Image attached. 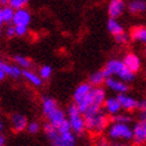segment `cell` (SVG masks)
<instances>
[{
	"instance_id": "cell-6",
	"label": "cell",
	"mask_w": 146,
	"mask_h": 146,
	"mask_svg": "<svg viewBox=\"0 0 146 146\" xmlns=\"http://www.w3.org/2000/svg\"><path fill=\"white\" fill-rule=\"evenodd\" d=\"M67 118L71 126V131L75 134H81L86 129V119L83 113L80 111L78 107L74 104L68 107L67 111Z\"/></svg>"
},
{
	"instance_id": "cell-30",
	"label": "cell",
	"mask_w": 146,
	"mask_h": 146,
	"mask_svg": "<svg viewBox=\"0 0 146 146\" xmlns=\"http://www.w3.org/2000/svg\"><path fill=\"white\" fill-rule=\"evenodd\" d=\"M129 38H131V35H128L126 32H122V33H120V35H118V36H115V37H114L115 42L118 43V44H121V45L127 44Z\"/></svg>"
},
{
	"instance_id": "cell-22",
	"label": "cell",
	"mask_w": 146,
	"mask_h": 146,
	"mask_svg": "<svg viewBox=\"0 0 146 146\" xmlns=\"http://www.w3.org/2000/svg\"><path fill=\"white\" fill-rule=\"evenodd\" d=\"M57 102L55 99L50 98V96H43L42 98V109H43V113L45 115H49L50 113H52L55 109H57Z\"/></svg>"
},
{
	"instance_id": "cell-28",
	"label": "cell",
	"mask_w": 146,
	"mask_h": 146,
	"mask_svg": "<svg viewBox=\"0 0 146 146\" xmlns=\"http://www.w3.org/2000/svg\"><path fill=\"white\" fill-rule=\"evenodd\" d=\"M51 74H52V69H51L50 65H42L39 68V76L43 80H48Z\"/></svg>"
},
{
	"instance_id": "cell-1",
	"label": "cell",
	"mask_w": 146,
	"mask_h": 146,
	"mask_svg": "<svg viewBox=\"0 0 146 146\" xmlns=\"http://www.w3.org/2000/svg\"><path fill=\"white\" fill-rule=\"evenodd\" d=\"M106 99L107 96L104 88H101V87H93L90 93L81 102L76 104V106L83 114H87V113L102 109Z\"/></svg>"
},
{
	"instance_id": "cell-2",
	"label": "cell",
	"mask_w": 146,
	"mask_h": 146,
	"mask_svg": "<svg viewBox=\"0 0 146 146\" xmlns=\"http://www.w3.org/2000/svg\"><path fill=\"white\" fill-rule=\"evenodd\" d=\"M83 115L86 119V129L95 135H100L109 126V119L107 116V113L102 109Z\"/></svg>"
},
{
	"instance_id": "cell-5",
	"label": "cell",
	"mask_w": 146,
	"mask_h": 146,
	"mask_svg": "<svg viewBox=\"0 0 146 146\" xmlns=\"http://www.w3.org/2000/svg\"><path fill=\"white\" fill-rule=\"evenodd\" d=\"M107 135L109 139L116 143L120 140H132L133 138V127L129 123H121V122H112L109 123L107 128Z\"/></svg>"
},
{
	"instance_id": "cell-38",
	"label": "cell",
	"mask_w": 146,
	"mask_h": 146,
	"mask_svg": "<svg viewBox=\"0 0 146 146\" xmlns=\"http://www.w3.org/2000/svg\"><path fill=\"white\" fill-rule=\"evenodd\" d=\"M113 146H129V145H127V144H123V143H115Z\"/></svg>"
},
{
	"instance_id": "cell-14",
	"label": "cell",
	"mask_w": 146,
	"mask_h": 146,
	"mask_svg": "<svg viewBox=\"0 0 146 146\" xmlns=\"http://www.w3.org/2000/svg\"><path fill=\"white\" fill-rule=\"evenodd\" d=\"M30 23H31V13L26 9H20L16 11L13 19L14 26H29Z\"/></svg>"
},
{
	"instance_id": "cell-32",
	"label": "cell",
	"mask_w": 146,
	"mask_h": 146,
	"mask_svg": "<svg viewBox=\"0 0 146 146\" xmlns=\"http://www.w3.org/2000/svg\"><path fill=\"white\" fill-rule=\"evenodd\" d=\"M5 35H6V37H9V38H12L13 36H16V26H14L13 24L6 25V27H5Z\"/></svg>"
},
{
	"instance_id": "cell-25",
	"label": "cell",
	"mask_w": 146,
	"mask_h": 146,
	"mask_svg": "<svg viewBox=\"0 0 146 146\" xmlns=\"http://www.w3.org/2000/svg\"><path fill=\"white\" fill-rule=\"evenodd\" d=\"M14 62H16V64L18 65L19 68H21L23 70H26V69H30L32 67V62L30 58H27L23 55H16L13 57Z\"/></svg>"
},
{
	"instance_id": "cell-9",
	"label": "cell",
	"mask_w": 146,
	"mask_h": 146,
	"mask_svg": "<svg viewBox=\"0 0 146 146\" xmlns=\"http://www.w3.org/2000/svg\"><path fill=\"white\" fill-rule=\"evenodd\" d=\"M125 10H126V3L123 0H111L107 9L109 18L113 19H118L119 17H121Z\"/></svg>"
},
{
	"instance_id": "cell-34",
	"label": "cell",
	"mask_w": 146,
	"mask_h": 146,
	"mask_svg": "<svg viewBox=\"0 0 146 146\" xmlns=\"http://www.w3.org/2000/svg\"><path fill=\"white\" fill-rule=\"evenodd\" d=\"M138 109H139L140 112L146 111V99H143V100L139 101V105H138Z\"/></svg>"
},
{
	"instance_id": "cell-26",
	"label": "cell",
	"mask_w": 146,
	"mask_h": 146,
	"mask_svg": "<svg viewBox=\"0 0 146 146\" xmlns=\"http://www.w3.org/2000/svg\"><path fill=\"white\" fill-rule=\"evenodd\" d=\"M132 118L125 113H119L114 116H112V122H121V123H131Z\"/></svg>"
},
{
	"instance_id": "cell-29",
	"label": "cell",
	"mask_w": 146,
	"mask_h": 146,
	"mask_svg": "<svg viewBox=\"0 0 146 146\" xmlns=\"http://www.w3.org/2000/svg\"><path fill=\"white\" fill-rule=\"evenodd\" d=\"M94 146H111L109 138L105 135H96V138L94 139Z\"/></svg>"
},
{
	"instance_id": "cell-24",
	"label": "cell",
	"mask_w": 146,
	"mask_h": 146,
	"mask_svg": "<svg viewBox=\"0 0 146 146\" xmlns=\"http://www.w3.org/2000/svg\"><path fill=\"white\" fill-rule=\"evenodd\" d=\"M106 75L104 70H100V71H95L89 76V83L93 87H100L102 83L106 82Z\"/></svg>"
},
{
	"instance_id": "cell-20",
	"label": "cell",
	"mask_w": 146,
	"mask_h": 146,
	"mask_svg": "<svg viewBox=\"0 0 146 146\" xmlns=\"http://www.w3.org/2000/svg\"><path fill=\"white\" fill-rule=\"evenodd\" d=\"M23 77L29 83L35 86V87H40L43 83V78L39 76V74H36L35 71H32L30 69L23 70Z\"/></svg>"
},
{
	"instance_id": "cell-36",
	"label": "cell",
	"mask_w": 146,
	"mask_h": 146,
	"mask_svg": "<svg viewBox=\"0 0 146 146\" xmlns=\"http://www.w3.org/2000/svg\"><path fill=\"white\" fill-rule=\"evenodd\" d=\"M5 143H6L5 137L4 135H0V146H5Z\"/></svg>"
},
{
	"instance_id": "cell-10",
	"label": "cell",
	"mask_w": 146,
	"mask_h": 146,
	"mask_svg": "<svg viewBox=\"0 0 146 146\" xmlns=\"http://www.w3.org/2000/svg\"><path fill=\"white\" fill-rule=\"evenodd\" d=\"M105 84L108 89H111L112 92H115L118 94H125L128 90L127 83L121 81L120 78H116V77H107Z\"/></svg>"
},
{
	"instance_id": "cell-15",
	"label": "cell",
	"mask_w": 146,
	"mask_h": 146,
	"mask_svg": "<svg viewBox=\"0 0 146 146\" xmlns=\"http://www.w3.org/2000/svg\"><path fill=\"white\" fill-rule=\"evenodd\" d=\"M122 61H123V63H125L126 67L132 72H134V74L139 71L140 68H141V60L139 58V56H137L135 54L129 52V54L125 55Z\"/></svg>"
},
{
	"instance_id": "cell-21",
	"label": "cell",
	"mask_w": 146,
	"mask_h": 146,
	"mask_svg": "<svg viewBox=\"0 0 146 146\" xmlns=\"http://www.w3.org/2000/svg\"><path fill=\"white\" fill-rule=\"evenodd\" d=\"M127 7L132 14H140L146 11V0H129Z\"/></svg>"
},
{
	"instance_id": "cell-23",
	"label": "cell",
	"mask_w": 146,
	"mask_h": 146,
	"mask_svg": "<svg viewBox=\"0 0 146 146\" xmlns=\"http://www.w3.org/2000/svg\"><path fill=\"white\" fill-rule=\"evenodd\" d=\"M107 30L111 35H113L114 37L115 36H118V35H120V33H122V32H125L123 31L122 25L118 21V19H113V18L108 19V21H107Z\"/></svg>"
},
{
	"instance_id": "cell-17",
	"label": "cell",
	"mask_w": 146,
	"mask_h": 146,
	"mask_svg": "<svg viewBox=\"0 0 146 146\" xmlns=\"http://www.w3.org/2000/svg\"><path fill=\"white\" fill-rule=\"evenodd\" d=\"M14 14H16V10H13L10 5H4L0 9V23L3 25L13 24Z\"/></svg>"
},
{
	"instance_id": "cell-7",
	"label": "cell",
	"mask_w": 146,
	"mask_h": 146,
	"mask_svg": "<svg viewBox=\"0 0 146 146\" xmlns=\"http://www.w3.org/2000/svg\"><path fill=\"white\" fill-rule=\"evenodd\" d=\"M132 141L137 146H143L146 144V123L138 120L133 125V138Z\"/></svg>"
},
{
	"instance_id": "cell-18",
	"label": "cell",
	"mask_w": 146,
	"mask_h": 146,
	"mask_svg": "<svg viewBox=\"0 0 146 146\" xmlns=\"http://www.w3.org/2000/svg\"><path fill=\"white\" fill-rule=\"evenodd\" d=\"M0 69H3L5 71L6 76H10L13 78H18L20 76H23V70L17 64H10L6 62H1L0 63Z\"/></svg>"
},
{
	"instance_id": "cell-13",
	"label": "cell",
	"mask_w": 146,
	"mask_h": 146,
	"mask_svg": "<svg viewBox=\"0 0 146 146\" xmlns=\"http://www.w3.org/2000/svg\"><path fill=\"white\" fill-rule=\"evenodd\" d=\"M104 109H105V112L108 115H112V116L119 114L122 111L121 105H120L118 98H114V96H111V98L106 99L105 105H104Z\"/></svg>"
},
{
	"instance_id": "cell-12",
	"label": "cell",
	"mask_w": 146,
	"mask_h": 146,
	"mask_svg": "<svg viewBox=\"0 0 146 146\" xmlns=\"http://www.w3.org/2000/svg\"><path fill=\"white\" fill-rule=\"evenodd\" d=\"M46 118H48V122L51 123V125H52L54 127H56V128L61 127L63 123L68 120L67 115H65V113L62 111L61 108L55 109L52 113H50L49 115H46Z\"/></svg>"
},
{
	"instance_id": "cell-8",
	"label": "cell",
	"mask_w": 146,
	"mask_h": 146,
	"mask_svg": "<svg viewBox=\"0 0 146 146\" xmlns=\"http://www.w3.org/2000/svg\"><path fill=\"white\" fill-rule=\"evenodd\" d=\"M10 126L14 132H21L24 129H27L29 122L25 115L20 113H13L10 116Z\"/></svg>"
},
{
	"instance_id": "cell-16",
	"label": "cell",
	"mask_w": 146,
	"mask_h": 146,
	"mask_svg": "<svg viewBox=\"0 0 146 146\" xmlns=\"http://www.w3.org/2000/svg\"><path fill=\"white\" fill-rule=\"evenodd\" d=\"M93 88V86L89 83V82H84V83H81L76 87V89L74 92V102L75 105L78 104V102H81L88 94L90 93Z\"/></svg>"
},
{
	"instance_id": "cell-35",
	"label": "cell",
	"mask_w": 146,
	"mask_h": 146,
	"mask_svg": "<svg viewBox=\"0 0 146 146\" xmlns=\"http://www.w3.org/2000/svg\"><path fill=\"white\" fill-rule=\"evenodd\" d=\"M139 120L146 123V111H144V112H140V113H139Z\"/></svg>"
},
{
	"instance_id": "cell-27",
	"label": "cell",
	"mask_w": 146,
	"mask_h": 146,
	"mask_svg": "<svg viewBox=\"0 0 146 146\" xmlns=\"http://www.w3.org/2000/svg\"><path fill=\"white\" fill-rule=\"evenodd\" d=\"M27 3H29V0H9V5L16 11L20 9H25Z\"/></svg>"
},
{
	"instance_id": "cell-33",
	"label": "cell",
	"mask_w": 146,
	"mask_h": 146,
	"mask_svg": "<svg viewBox=\"0 0 146 146\" xmlns=\"http://www.w3.org/2000/svg\"><path fill=\"white\" fill-rule=\"evenodd\" d=\"M29 32L27 26H16V36L18 37H24Z\"/></svg>"
},
{
	"instance_id": "cell-37",
	"label": "cell",
	"mask_w": 146,
	"mask_h": 146,
	"mask_svg": "<svg viewBox=\"0 0 146 146\" xmlns=\"http://www.w3.org/2000/svg\"><path fill=\"white\" fill-rule=\"evenodd\" d=\"M6 77V74H5V71L3 69H0V80H4Z\"/></svg>"
},
{
	"instance_id": "cell-40",
	"label": "cell",
	"mask_w": 146,
	"mask_h": 146,
	"mask_svg": "<svg viewBox=\"0 0 146 146\" xmlns=\"http://www.w3.org/2000/svg\"><path fill=\"white\" fill-rule=\"evenodd\" d=\"M145 76H146V69H145Z\"/></svg>"
},
{
	"instance_id": "cell-19",
	"label": "cell",
	"mask_w": 146,
	"mask_h": 146,
	"mask_svg": "<svg viewBox=\"0 0 146 146\" xmlns=\"http://www.w3.org/2000/svg\"><path fill=\"white\" fill-rule=\"evenodd\" d=\"M131 38L134 42H138L146 46V27L145 26L133 27L132 31H131Z\"/></svg>"
},
{
	"instance_id": "cell-4",
	"label": "cell",
	"mask_w": 146,
	"mask_h": 146,
	"mask_svg": "<svg viewBox=\"0 0 146 146\" xmlns=\"http://www.w3.org/2000/svg\"><path fill=\"white\" fill-rule=\"evenodd\" d=\"M44 132L52 146H76V138L72 131L67 133H61L51 123L46 122L44 125Z\"/></svg>"
},
{
	"instance_id": "cell-39",
	"label": "cell",
	"mask_w": 146,
	"mask_h": 146,
	"mask_svg": "<svg viewBox=\"0 0 146 146\" xmlns=\"http://www.w3.org/2000/svg\"><path fill=\"white\" fill-rule=\"evenodd\" d=\"M144 55H145V57H146V46H145V51H144Z\"/></svg>"
},
{
	"instance_id": "cell-31",
	"label": "cell",
	"mask_w": 146,
	"mask_h": 146,
	"mask_svg": "<svg viewBox=\"0 0 146 146\" xmlns=\"http://www.w3.org/2000/svg\"><path fill=\"white\" fill-rule=\"evenodd\" d=\"M39 129H40V125H39L38 122H36V121L29 122V126H27V131H29V133H31V134H36V133H38V132H39Z\"/></svg>"
},
{
	"instance_id": "cell-3",
	"label": "cell",
	"mask_w": 146,
	"mask_h": 146,
	"mask_svg": "<svg viewBox=\"0 0 146 146\" xmlns=\"http://www.w3.org/2000/svg\"><path fill=\"white\" fill-rule=\"evenodd\" d=\"M104 72L106 77H118L123 82H132L135 78V74L131 71L123 63V61L121 60H109L105 68H104Z\"/></svg>"
},
{
	"instance_id": "cell-11",
	"label": "cell",
	"mask_w": 146,
	"mask_h": 146,
	"mask_svg": "<svg viewBox=\"0 0 146 146\" xmlns=\"http://www.w3.org/2000/svg\"><path fill=\"white\" fill-rule=\"evenodd\" d=\"M116 98H118V100L120 102L122 111H125V112H132V111H134V109H137L138 105H139V101H137L133 96L128 95L127 93L118 94Z\"/></svg>"
}]
</instances>
